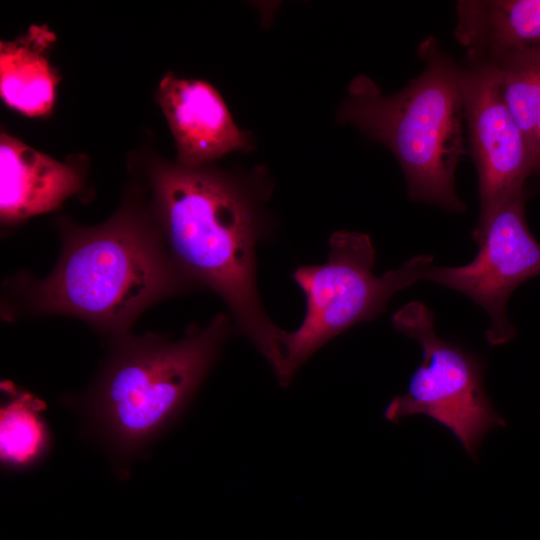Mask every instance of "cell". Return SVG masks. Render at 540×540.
<instances>
[{"label":"cell","instance_id":"obj_1","mask_svg":"<svg viewBox=\"0 0 540 540\" xmlns=\"http://www.w3.org/2000/svg\"><path fill=\"white\" fill-rule=\"evenodd\" d=\"M142 172L175 265L196 290L221 298L234 328L275 370L285 331L267 315L256 282V249L271 231L267 172L239 173L214 163L188 167L159 156L147 157Z\"/></svg>","mask_w":540,"mask_h":540},{"label":"cell","instance_id":"obj_2","mask_svg":"<svg viewBox=\"0 0 540 540\" xmlns=\"http://www.w3.org/2000/svg\"><path fill=\"white\" fill-rule=\"evenodd\" d=\"M144 197L143 186H131L98 225L59 216L56 264L42 279L22 271L5 281V317L69 316L110 340L130 333L156 303L196 290L172 260Z\"/></svg>","mask_w":540,"mask_h":540},{"label":"cell","instance_id":"obj_3","mask_svg":"<svg viewBox=\"0 0 540 540\" xmlns=\"http://www.w3.org/2000/svg\"><path fill=\"white\" fill-rule=\"evenodd\" d=\"M215 314L179 339L133 332L109 340L106 358L77 407L88 428L118 457L146 447L182 413L234 330Z\"/></svg>","mask_w":540,"mask_h":540},{"label":"cell","instance_id":"obj_4","mask_svg":"<svg viewBox=\"0 0 540 540\" xmlns=\"http://www.w3.org/2000/svg\"><path fill=\"white\" fill-rule=\"evenodd\" d=\"M419 54L424 70L394 94L383 95L368 77H355L337 119L393 153L410 200L462 213L466 205L455 188L457 164L467 153L462 67L432 37L420 44Z\"/></svg>","mask_w":540,"mask_h":540},{"label":"cell","instance_id":"obj_5","mask_svg":"<svg viewBox=\"0 0 540 540\" xmlns=\"http://www.w3.org/2000/svg\"><path fill=\"white\" fill-rule=\"evenodd\" d=\"M325 264L298 267L293 279L306 298L300 326L285 331L274 371L286 387L320 347L347 329L383 313L399 291L423 279L430 255H417L382 276L373 272L375 250L368 235L340 230L329 239Z\"/></svg>","mask_w":540,"mask_h":540},{"label":"cell","instance_id":"obj_6","mask_svg":"<svg viewBox=\"0 0 540 540\" xmlns=\"http://www.w3.org/2000/svg\"><path fill=\"white\" fill-rule=\"evenodd\" d=\"M392 323L420 344L422 361L407 392L386 405L384 418L397 423L411 415L427 416L447 428L475 459L485 435L492 428L505 426L484 388V361L460 344L438 336L432 311L419 301L396 311Z\"/></svg>","mask_w":540,"mask_h":540},{"label":"cell","instance_id":"obj_7","mask_svg":"<svg viewBox=\"0 0 540 540\" xmlns=\"http://www.w3.org/2000/svg\"><path fill=\"white\" fill-rule=\"evenodd\" d=\"M526 198L527 193L514 197L477 223L472 235L478 252L471 262L455 267L430 264L423 276L481 306L490 318L485 335L492 345L515 336L506 314L509 296L521 283L540 275V243L526 222Z\"/></svg>","mask_w":540,"mask_h":540},{"label":"cell","instance_id":"obj_8","mask_svg":"<svg viewBox=\"0 0 540 540\" xmlns=\"http://www.w3.org/2000/svg\"><path fill=\"white\" fill-rule=\"evenodd\" d=\"M461 86L478 176L479 223L509 200L527 193L533 166L523 134L503 99L494 63L469 61L462 67Z\"/></svg>","mask_w":540,"mask_h":540},{"label":"cell","instance_id":"obj_9","mask_svg":"<svg viewBox=\"0 0 540 540\" xmlns=\"http://www.w3.org/2000/svg\"><path fill=\"white\" fill-rule=\"evenodd\" d=\"M156 102L174 139L175 161L181 165L213 164L228 153L255 147L253 135L235 124L220 93L206 81L168 72L158 84Z\"/></svg>","mask_w":540,"mask_h":540},{"label":"cell","instance_id":"obj_10","mask_svg":"<svg viewBox=\"0 0 540 540\" xmlns=\"http://www.w3.org/2000/svg\"><path fill=\"white\" fill-rule=\"evenodd\" d=\"M84 166L61 162L5 130L0 134V221L17 226L55 211L85 186Z\"/></svg>","mask_w":540,"mask_h":540},{"label":"cell","instance_id":"obj_11","mask_svg":"<svg viewBox=\"0 0 540 540\" xmlns=\"http://www.w3.org/2000/svg\"><path fill=\"white\" fill-rule=\"evenodd\" d=\"M56 41L46 25L0 42V96L7 107L30 117L51 114L61 76L49 60Z\"/></svg>","mask_w":540,"mask_h":540},{"label":"cell","instance_id":"obj_12","mask_svg":"<svg viewBox=\"0 0 540 540\" xmlns=\"http://www.w3.org/2000/svg\"><path fill=\"white\" fill-rule=\"evenodd\" d=\"M456 15L454 35L469 61L540 45V0H460Z\"/></svg>","mask_w":540,"mask_h":540},{"label":"cell","instance_id":"obj_13","mask_svg":"<svg viewBox=\"0 0 540 540\" xmlns=\"http://www.w3.org/2000/svg\"><path fill=\"white\" fill-rule=\"evenodd\" d=\"M4 401L0 409V454L15 466L33 463L43 454L48 432L40 416L45 404L12 382H1Z\"/></svg>","mask_w":540,"mask_h":540},{"label":"cell","instance_id":"obj_14","mask_svg":"<svg viewBox=\"0 0 540 540\" xmlns=\"http://www.w3.org/2000/svg\"><path fill=\"white\" fill-rule=\"evenodd\" d=\"M484 61L494 63L503 99L529 150L540 114V45L506 51Z\"/></svg>","mask_w":540,"mask_h":540},{"label":"cell","instance_id":"obj_15","mask_svg":"<svg viewBox=\"0 0 540 540\" xmlns=\"http://www.w3.org/2000/svg\"><path fill=\"white\" fill-rule=\"evenodd\" d=\"M529 153L533 166V176L540 178V114L535 122L533 134L529 143Z\"/></svg>","mask_w":540,"mask_h":540}]
</instances>
